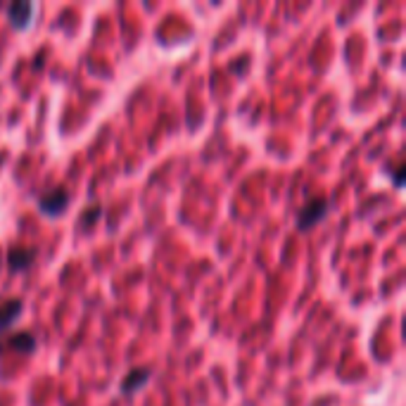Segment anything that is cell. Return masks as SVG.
Listing matches in <instances>:
<instances>
[{
    "instance_id": "obj_1",
    "label": "cell",
    "mask_w": 406,
    "mask_h": 406,
    "mask_svg": "<svg viewBox=\"0 0 406 406\" xmlns=\"http://www.w3.org/2000/svg\"><path fill=\"white\" fill-rule=\"evenodd\" d=\"M328 212H330V202H328L326 197H313L309 199L302 209L297 212V228L299 231H309V228L318 226L321 221L328 217Z\"/></svg>"
},
{
    "instance_id": "obj_2",
    "label": "cell",
    "mask_w": 406,
    "mask_h": 406,
    "mask_svg": "<svg viewBox=\"0 0 406 406\" xmlns=\"http://www.w3.org/2000/svg\"><path fill=\"white\" fill-rule=\"evenodd\" d=\"M71 202V195L67 188H62V185H57V188L43 192L38 197V209L46 214L48 219H57L62 217L64 212H67V207Z\"/></svg>"
},
{
    "instance_id": "obj_3",
    "label": "cell",
    "mask_w": 406,
    "mask_h": 406,
    "mask_svg": "<svg viewBox=\"0 0 406 406\" xmlns=\"http://www.w3.org/2000/svg\"><path fill=\"white\" fill-rule=\"evenodd\" d=\"M33 3H28V0H17V3H12L7 7V21H10V26L14 31H26L28 26H31V19H33Z\"/></svg>"
},
{
    "instance_id": "obj_4",
    "label": "cell",
    "mask_w": 406,
    "mask_h": 406,
    "mask_svg": "<svg viewBox=\"0 0 406 406\" xmlns=\"http://www.w3.org/2000/svg\"><path fill=\"white\" fill-rule=\"evenodd\" d=\"M36 256H38V249L36 247H12L7 252V266L14 274H21V271H26L36 261Z\"/></svg>"
},
{
    "instance_id": "obj_5",
    "label": "cell",
    "mask_w": 406,
    "mask_h": 406,
    "mask_svg": "<svg viewBox=\"0 0 406 406\" xmlns=\"http://www.w3.org/2000/svg\"><path fill=\"white\" fill-rule=\"evenodd\" d=\"M21 313H24V302H21L19 297L0 299V333L17 323Z\"/></svg>"
},
{
    "instance_id": "obj_6",
    "label": "cell",
    "mask_w": 406,
    "mask_h": 406,
    "mask_svg": "<svg viewBox=\"0 0 406 406\" xmlns=\"http://www.w3.org/2000/svg\"><path fill=\"white\" fill-rule=\"evenodd\" d=\"M152 378V368H133L124 380H121V395L124 397H133L140 387H145L147 380Z\"/></svg>"
},
{
    "instance_id": "obj_7",
    "label": "cell",
    "mask_w": 406,
    "mask_h": 406,
    "mask_svg": "<svg viewBox=\"0 0 406 406\" xmlns=\"http://www.w3.org/2000/svg\"><path fill=\"white\" fill-rule=\"evenodd\" d=\"M7 347L19 354H33L36 352V338L31 333H17L7 340Z\"/></svg>"
},
{
    "instance_id": "obj_8",
    "label": "cell",
    "mask_w": 406,
    "mask_h": 406,
    "mask_svg": "<svg viewBox=\"0 0 406 406\" xmlns=\"http://www.w3.org/2000/svg\"><path fill=\"white\" fill-rule=\"evenodd\" d=\"M98 217H100V207H93V209L85 214V217H81V226H83V228L93 226V221H95Z\"/></svg>"
}]
</instances>
